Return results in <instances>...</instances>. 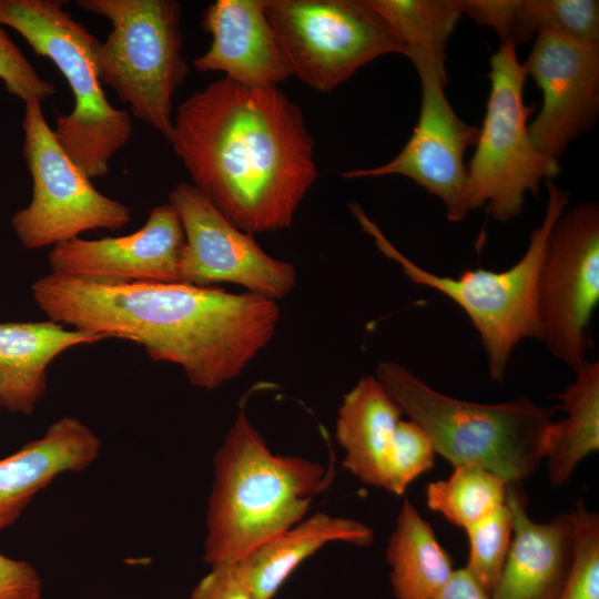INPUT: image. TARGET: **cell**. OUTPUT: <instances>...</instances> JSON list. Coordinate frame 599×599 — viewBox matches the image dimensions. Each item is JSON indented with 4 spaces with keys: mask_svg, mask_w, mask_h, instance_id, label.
<instances>
[{
    "mask_svg": "<svg viewBox=\"0 0 599 599\" xmlns=\"http://www.w3.org/2000/svg\"><path fill=\"white\" fill-rule=\"evenodd\" d=\"M329 480L318 463L273 454L241 409L214 458L204 560L240 561L305 518Z\"/></svg>",
    "mask_w": 599,
    "mask_h": 599,
    "instance_id": "obj_3",
    "label": "cell"
},
{
    "mask_svg": "<svg viewBox=\"0 0 599 599\" xmlns=\"http://www.w3.org/2000/svg\"><path fill=\"white\" fill-rule=\"evenodd\" d=\"M64 3L0 0V24L17 31L67 80L73 109L55 119L52 131L92 180L108 174L111 160L131 139L133 125L130 112L113 106L104 94L94 60L99 40L63 9Z\"/></svg>",
    "mask_w": 599,
    "mask_h": 599,
    "instance_id": "obj_6",
    "label": "cell"
},
{
    "mask_svg": "<svg viewBox=\"0 0 599 599\" xmlns=\"http://www.w3.org/2000/svg\"><path fill=\"white\" fill-rule=\"evenodd\" d=\"M167 203L176 211L185 236L181 283L202 287L230 283L274 301L293 291L294 265L267 254L191 183L177 184Z\"/></svg>",
    "mask_w": 599,
    "mask_h": 599,
    "instance_id": "obj_12",
    "label": "cell"
},
{
    "mask_svg": "<svg viewBox=\"0 0 599 599\" xmlns=\"http://www.w3.org/2000/svg\"><path fill=\"white\" fill-rule=\"evenodd\" d=\"M434 599H490V596L465 568H459Z\"/></svg>",
    "mask_w": 599,
    "mask_h": 599,
    "instance_id": "obj_34",
    "label": "cell"
},
{
    "mask_svg": "<svg viewBox=\"0 0 599 599\" xmlns=\"http://www.w3.org/2000/svg\"><path fill=\"white\" fill-rule=\"evenodd\" d=\"M42 582L28 562L0 552V599H41Z\"/></svg>",
    "mask_w": 599,
    "mask_h": 599,
    "instance_id": "obj_33",
    "label": "cell"
},
{
    "mask_svg": "<svg viewBox=\"0 0 599 599\" xmlns=\"http://www.w3.org/2000/svg\"><path fill=\"white\" fill-rule=\"evenodd\" d=\"M49 319L143 347L213 390L238 377L270 344L277 302L254 293L186 283H113L48 273L31 285Z\"/></svg>",
    "mask_w": 599,
    "mask_h": 599,
    "instance_id": "obj_1",
    "label": "cell"
},
{
    "mask_svg": "<svg viewBox=\"0 0 599 599\" xmlns=\"http://www.w3.org/2000/svg\"><path fill=\"white\" fill-rule=\"evenodd\" d=\"M539 32H554L599 45V1L520 0L516 45Z\"/></svg>",
    "mask_w": 599,
    "mask_h": 599,
    "instance_id": "obj_26",
    "label": "cell"
},
{
    "mask_svg": "<svg viewBox=\"0 0 599 599\" xmlns=\"http://www.w3.org/2000/svg\"><path fill=\"white\" fill-rule=\"evenodd\" d=\"M75 6L105 18L111 31L94 49L101 83L130 114L170 141L173 98L189 74L183 54L182 9L175 0H78Z\"/></svg>",
    "mask_w": 599,
    "mask_h": 599,
    "instance_id": "obj_7",
    "label": "cell"
},
{
    "mask_svg": "<svg viewBox=\"0 0 599 599\" xmlns=\"http://www.w3.org/2000/svg\"><path fill=\"white\" fill-rule=\"evenodd\" d=\"M522 65L542 93L541 108L528 124L530 138L540 152L558 160L597 120L599 45L539 32Z\"/></svg>",
    "mask_w": 599,
    "mask_h": 599,
    "instance_id": "obj_14",
    "label": "cell"
},
{
    "mask_svg": "<svg viewBox=\"0 0 599 599\" xmlns=\"http://www.w3.org/2000/svg\"><path fill=\"white\" fill-rule=\"evenodd\" d=\"M169 142L191 184L252 235L290 227L317 177L303 113L277 87L210 83L180 104Z\"/></svg>",
    "mask_w": 599,
    "mask_h": 599,
    "instance_id": "obj_2",
    "label": "cell"
},
{
    "mask_svg": "<svg viewBox=\"0 0 599 599\" xmlns=\"http://www.w3.org/2000/svg\"><path fill=\"white\" fill-rule=\"evenodd\" d=\"M185 236L176 211L154 206L143 226L128 235L75 237L52 246L51 273L113 283L180 282Z\"/></svg>",
    "mask_w": 599,
    "mask_h": 599,
    "instance_id": "obj_15",
    "label": "cell"
},
{
    "mask_svg": "<svg viewBox=\"0 0 599 599\" xmlns=\"http://www.w3.org/2000/svg\"><path fill=\"white\" fill-rule=\"evenodd\" d=\"M435 455L426 433L413 420L400 419L389 449L384 489L402 496L412 481L433 468Z\"/></svg>",
    "mask_w": 599,
    "mask_h": 599,
    "instance_id": "obj_29",
    "label": "cell"
},
{
    "mask_svg": "<svg viewBox=\"0 0 599 599\" xmlns=\"http://www.w3.org/2000/svg\"><path fill=\"white\" fill-rule=\"evenodd\" d=\"M598 303L599 207L581 202L555 222L537 286L539 339L573 370L587 361Z\"/></svg>",
    "mask_w": 599,
    "mask_h": 599,
    "instance_id": "obj_11",
    "label": "cell"
},
{
    "mask_svg": "<svg viewBox=\"0 0 599 599\" xmlns=\"http://www.w3.org/2000/svg\"><path fill=\"white\" fill-rule=\"evenodd\" d=\"M201 24L210 48L193 61L202 72L219 71L251 87H277L293 75L265 12V0H216Z\"/></svg>",
    "mask_w": 599,
    "mask_h": 599,
    "instance_id": "obj_17",
    "label": "cell"
},
{
    "mask_svg": "<svg viewBox=\"0 0 599 599\" xmlns=\"http://www.w3.org/2000/svg\"><path fill=\"white\" fill-rule=\"evenodd\" d=\"M191 599H254L235 564L211 567L191 592Z\"/></svg>",
    "mask_w": 599,
    "mask_h": 599,
    "instance_id": "obj_32",
    "label": "cell"
},
{
    "mask_svg": "<svg viewBox=\"0 0 599 599\" xmlns=\"http://www.w3.org/2000/svg\"><path fill=\"white\" fill-rule=\"evenodd\" d=\"M21 125L32 197L10 224L22 247H52L84 232L119 231L131 222L130 207L101 193L59 144L41 101L24 103Z\"/></svg>",
    "mask_w": 599,
    "mask_h": 599,
    "instance_id": "obj_9",
    "label": "cell"
},
{
    "mask_svg": "<svg viewBox=\"0 0 599 599\" xmlns=\"http://www.w3.org/2000/svg\"><path fill=\"white\" fill-rule=\"evenodd\" d=\"M576 535L573 562L557 599H599V515L582 499L570 511Z\"/></svg>",
    "mask_w": 599,
    "mask_h": 599,
    "instance_id": "obj_28",
    "label": "cell"
},
{
    "mask_svg": "<svg viewBox=\"0 0 599 599\" xmlns=\"http://www.w3.org/2000/svg\"><path fill=\"white\" fill-rule=\"evenodd\" d=\"M101 440L79 418L64 416L44 435L0 459V530L11 526L33 497L63 473L87 469L100 454Z\"/></svg>",
    "mask_w": 599,
    "mask_h": 599,
    "instance_id": "obj_18",
    "label": "cell"
},
{
    "mask_svg": "<svg viewBox=\"0 0 599 599\" xmlns=\"http://www.w3.org/2000/svg\"><path fill=\"white\" fill-rule=\"evenodd\" d=\"M0 80L7 92L23 103L43 102L57 94V88L43 79L0 24Z\"/></svg>",
    "mask_w": 599,
    "mask_h": 599,
    "instance_id": "obj_30",
    "label": "cell"
},
{
    "mask_svg": "<svg viewBox=\"0 0 599 599\" xmlns=\"http://www.w3.org/2000/svg\"><path fill=\"white\" fill-rule=\"evenodd\" d=\"M454 3L461 16L491 28L501 42L516 45L520 0H454Z\"/></svg>",
    "mask_w": 599,
    "mask_h": 599,
    "instance_id": "obj_31",
    "label": "cell"
},
{
    "mask_svg": "<svg viewBox=\"0 0 599 599\" xmlns=\"http://www.w3.org/2000/svg\"><path fill=\"white\" fill-rule=\"evenodd\" d=\"M576 379L557 395L566 417L554 422L546 463L552 486L566 484L579 463L599 449V362L586 361Z\"/></svg>",
    "mask_w": 599,
    "mask_h": 599,
    "instance_id": "obj_23",
    "label": "cell"
},
{
    "mask_svg": "<svg viewBox=\"0 0 599 599\" xmlns=\"http://www.w3.org/2000/svg\"><path fill=\"white\" fill-rule=\"evenodd\" d=\"M547 206L539 226L531 231L529 245L511 267L495 272L466 270L457 277L434 274L399 252L357 203L349 210L376 247L396 262L415 284L435 290L455 302L476 328L485 349L488 373L502 382L510 356L527 338L539 339L537 286L550 231L569 203V194L546 181Z\"/></svg>",
    "mask_w": 599,
    "mask_h": 599,
    "instance_id": "obj_5",
    "label": "cell"
},
{
    "mask_svg": "<svg viewBox=\"0 0 599 599\" xmlns=\"http://www.w3.org/2000/svg\"><path fill=\"white\" fill-rule=\"evenodd\" d=\"M526 71L516 45L501 42L490 59V91L476 151L467 169L468 211L484 207L496 221L519 215L527 193L560 173L558 160L540 152L528 131L535 106L524 101Z\"/></svg>",
    "mask_w": 599,
    "mask_h": 599,
    "instance_id": "obj_8",
    "label": "cell"
},
{
    "mask_svg": "<svg viewBox=\"0 0 599 599\" xmlns=\"http://www.w3.org/2000/svg\"><path fill=\"white\" fill-rule=\"evenodd\" d=\"M469 556L465 569L490 596L502 570L512 536L507 504L466 528Z\"/></svg>",
    "mask_w": 599,
    "mask_h": 599,
    "instance_id": "obj_27",
    "label": "cell"
},
{
    "mask_svg": "<svg viewBox=\"0 0 599 599\" xmlns=\"http://www.w3.org/2000/svg\"><path fill=\"white\" fill-rule=\"evenodd\" d=\"M420 80L422 104L413 135L389 162L372 169H356L345 179L403 175L437 196L451 222L469 212L465 201L466 150L476 145L479 129L464 122L446 98L447 74L426 58L412 61Z\"/></svg>",
    "mask_w": 599,
    "mask_h": 599,
    "instance_id": "obj_13",
    "label": "cell"
},
{
    "mask_svg": "<svg viewBox=\"0 0 599 599\" xmlns=\"http://www.w3.org/2000/svg\"><path fill=\"white\" fill-rule=\"evenodd\" d=\"M376 378L454 467L474 465L506 483H524L545 460L557 407L528 398L481 404L432 388L396 362H382Z\"/></svg>",
    "mask_w": 599,
    "mask_h": 599,
    "instance_id": "obj_4",
    "label": "cell"
},
{
    "mask_svg": "<svg viewBox=\"0 0 599 599\" xmlns=\"http://www.w3.org/2000/svg\"><path fill=\"white\" fill-rule=\"evenodd\" d=\"M403 412L378 382L364 376L343 397L335 437L343 466L362 483L385 488L388 455Z\"/></svg>",
    "mask_w": 599,
    "mask_h": 599,
    "instance_id": "obj_21",
    "label": "cell"
},
{
    "mask_svg": "<svg viewBox=\"0 0 599 599\" xmlns=\"http://www.w3.org/2000/svg\"><path fill=\"white\" fill-rule=\"evenodd\" d=\"M104 339L51 319L0 323V407L32 414L47 390V370L53 359L71 347Z\"/></svg>",
    "mask_w": 599,
    "mask_h": 599,
    "instance_id": "obj_19",
    "label": "cell"
},
{
    "mask_svg": "<svg viewBox=\"0 0 599 599\" xmlns=\"http://www.w3.org/2000/svg\"><path fill=\"white\" fill-rule=\"evenodd\" d=\"M507 483L479 466L454 467L444 480L427 486L428 507L447 521L467 528L506 504Z\"/></svg>",
    "mask_w": 599,
    "mask_h": 599,
    "instance_id": "obj_25",
    "label": "cell"
},
{
    "mask_svg": "<svg viewBox=\"0 0 599 599\" xmlns=\"http://www.w3.org/2000/svg\"><path fill=\"white\" fill-rule=\"evenodd\" d=\"M512 536L490 599H557L569 576L576 548L570 512L538 522L528 515L522 483H507Z\"/></svg>",
    "mask_w": 599,
    "mask_h": 599,
    "instance_id": "obj_16",
    "label": "cell"
},
{
    "mask_svg": "<svg viewBox=\"0 0 599 599\" xmlns=\"http://www.w3.org/2000/svg\"><path fill=\"white\" fill-rule=\"evenodd\" d=\"M373 530L362 521L317 512L275 535L236 562L254 599H272L291 573L329 542L368 546Z\"/></svg>",
    "mask_w": 599,
    "mask_h": 599,
    "instance_id": "obj_20",
    "label": "cell"
},
{
    "mask_svg": "<svg viewBox=\"0 0 599 599\" xmlns=\"http://www.w3.org/2000/svg\"><path fill=\"white\" fill-rule=\"evenodd\" d=\"M292 74L329 92L358 69L406 50L368 0H265Z\"/></svg>",
    "mask_w": 599,
    "mask_h": 599,
    "instance_id": "obj_10",
    "label": "cell"
},
{
    "mask_svg": "<svg viewBox=\"0 0 599 599\" xmlns=\"http://www.w3.org/2000/svg\"><path fill=\"white\" fill-rule=\"evenodd\" d=\"M396 599H434L455 569L430 525L405 499L386 548Z\"/></svg>",
    "mask_w": 599,
    "mask_h": 599,
    "instance_id": "obj_22",
    "label": "cell"
},
{
    "mask_svg": "<svg viewBox=\"0 0 599 599\" xmlns=\"http://www.w3.org/2000/svg\"><path fill=\"white\" fill-rule=\"evenodd\" d=\"M406 50L446 73V44L461 17L454 0H368Z\"/></svg>",
    "mask_w": 599,
    "mask_h": 599,
    "instance_id": "obj_24",
    "label": "cell"
}]
</instances>
